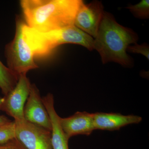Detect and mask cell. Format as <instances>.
I'll list each match as a JSON object with an SVG mask.
<instances>
[{
	"label": "cell",
	"instance_id": "6da1fadb",
	"mask_svg": "<svg viewBox=\"0 0 149 149\" xmlns=\"http://www.w3.org/2000/svg\"><path fill=\"white\" fill-rule=\"evenodd\" d=\"M82 0H22L20 6L25 24L46 32L74 25Z\"/></svg>",
	"mask_w": 149,
	"mask_h": 149
},
{
	"label": "cell",
	"instance_id": "7a4b0ae2",
	"mask_svg": "<svg viewBox=\"0 0 149 149\" xmlns=\"http://www.w3.org/2000/svg\"><path fill=\"white\" fill-rule=\"evenodd\" d=\"M138 34L133 29L118 23L111 13L104 11L97 34L94 39V49L97 51L103 64L114 62L124 67L134 65L128 55V46L137 43Z\"/></svg>",
	"mask_w": 149,
	"mask_h": 149
},
{
	"label": "cell",
	"instance_id": "3957f363",
	"mask_svg": "<svg viewBox=\"0 0 149 149\" xmlns=\"http://www.w3.org/2000/svg\"><path fill=\"white\" fill-rule=\"evenodd\" d=\"M23 32L34 56L48 55L57 47L65 44H76L90 51L94 50V38L74 25L42 32L30 28L24 23Z\"/></svg>",
	"mask_w": 149,
	"mask_h": 149
},
{
	"label": "cell",
	"instance_id": "277c9868",
	"mask_svg": "<svg viewBox=\"0 0 149 149\" xmlns=\"http://www.w3.org/2000/svg\"><path fill=\"white\" fill-rule=\"evenodd\" d=\"M24 23L22 20H17L14 38L5 49L7 67L19 77L38 68L34 61L32 50L24 39Z\"/></svg>",
	"mask_w": 149,
	"mask_h": 149
},
{
	"label": "cell",
	"instance_id": "5b68a950",
	"mask_svg": "<svg viewBox=\"0 0 149 149\" xmlns=\"http://www.w3.org/2000/svg\"><path fill=\"white\" fill-rule=\"evenodd\" d=\"M15 137L27 149H53L52 131L26 121L14 120Z\"/></svg>",
	"mask_w": 149,
	"mask_h": 149
},
{
	"label": "cell",
	"instance_id": "8992f818",
	"mask_svg": "<svg viewBox=\"0 0 149 149\" xmlns=\"http://www.w3.org/2000/svg\"><path fill=\"white\" fill-rule=\"evenodd\" d=\"M31 85L26 74L20 75L15 88L3 97L0 98V110L13 118L14 120L24 119V107Z\"/></svg>",
	"mask_w": 149,
	"mask_h": 149
},
{
	"label": "cell",
	"instance_id": "52a82bcc",
	"mask_svg": "<svg viewBox=\"0 0 149 149\" xmlns=\"http://www.w3.org/2000/svg\"><path fill=\"white\" fill-rule=\"evenodd\" d=\"M104 12L101 2L94 1L85 4L83 1L76 14L74 25L95 39L97 34Z\"/></svg>",
	"mask_w": 149,
	"mask_h": 149
},
{
	"label": "cell",
	"instance_id": "ba28073f",
	"mask_svg": "<svg viewBox=\"0 0 149 149\" xmlns=\"http://www.w3.org/2000/svg\"><path fill=\"white\" fill-rule=\"evenodd\" d=\"M23 113L26 121L52 131L49 116L43 103L40 91L34 84L31 85Z\"/></svg>",
	"mask_w": 149,
	"mask_h": 149
},
{
	"label": "cell",
	"instance_id": "9c48e42d",
	"mask_svg": "<svg viewBox=\"0 0 149 149\" xmlns=\"http://www.w3.org/2000/svg\"><path fill=\"white\" fill-rule=\"evenodd\" d=\"M60 123L68 139L77 135H91L95 130L94 113L77 111L69 117H60Z\"/></svg>",
	"mask_w": 149,
	"mask_h": 149
},
{
	"label": "cell",
	"instance_id": "30bf717a",
	"mask_svg": "<svg viewBox=\"0 0 149 149\" xmlns=\"http://www.w3.org/2000/svg\"><path fill=\"white\" fill-rule=\"evenodd\" d=\"M95 130L114 131L133 124H138L142 117L134 115H123L114 113L97 112L94 113Z\"/></svg>",
	"mask_w": 149,
	"mask_h": 149
},
{
	"label": "cell",
	"instance_id": "8fae6325",
	"mask_svg": "<svg viewBox=\"0 0 149 149\" xmlns=\"http://www.w3.org/2000/svg\"><path fill=\"white\" fill-rule=\"evenodd\" d=\"M43 103L47 111L52 123V143L53 149H69V139L65 136L60 123V116L54 106V96L49 93L42 98Z\"/></svg>",
	"mask_w": 149,
	"mask_h": 149
},
{
	"label": "cell",
	"instance_id": "7c38bea8",
	"mask_svg": "<svg viewBox=\"0 0 149 149\" xmlns=\"http://www.w3.org/2000/svg\"><path fill=\"white\" fill-rule=\"evenodd\" d=\"M19 77L0 61V90L4 95H6L15 88Z\"/></svg>",
	"mask_w": 149,
	"mask_h": 149
},
{
	"label": "cell",
	"instance_id": "4fadbf2b",
	"mask_svg": "<svg viewBox=\"0 0 149 149\" xmlns=\"http://www.w3.org/2000/svg\"><path fill=\"white\" fill-rule=\"evenodd\" d=\"M133 16L141 19L149 18V1L142 0L135 5H130L126 7Z\"/></svg>",
	"mask_w": 149,
	"mask_h": 149
},
{
	"label": "cell",
	"instance_id": "5bb4252c",
	"mask_svg": "<svg viewBox=\"0 0 149 149\" xmlns=\"http://www.w3.org/2000/svg\"><path fill=\"white\" fill-rule=\"evenodd\" d=\"M15 137V123L12 121L0 126V143H5Z\"/></svg>",
	"mask_w": 149,
	"mask_h": 149
},
{
	"label": "cell",
	"instance_id": "9a60e30c",
	"mask_svg": "<svg viewBox=\"0 0 149 149\" xmlns=\"http://www.w3.org/2000/svg\"><path fill=\"white\" fill-rule=\"evenodd\" d=\"M132 53L139 54L145 56L149 60V46L146 43H143L141 45L136 44H133V45L128 46L127 52Z\"/></svg>",
	"mask_w": 149,
	"mask_h": 149
},
{
	"label": "cell",
	"instance_id": "2e32d148",
	"mask_svg": "<svg viewBox=\"0 0 149 149\" xmlns=\"http://www.w3.org/2000/svg\"><path fill=\"white\" fill-rule=\"evenodd\" d=\"M0 149H27L16 138L0 143Z\"/></svg>",
	"mask_w": 149,
	"mask_h": 149
},
{
	"label": "cell",
	"instance_id": "e0dca14e",
	"mask_svg": "<svg viewBox=\"0 0 149 149\" xmlns=\"http://www.w3.org/2000/svg\"><path fill=\"white\" fill-rule=\"evenodd\" d=\"M11 121L12 120L8 118L5 116L0 115V126L6 125Z\"/></svg>",
	"mask_w": 149,
	"mask_h": 149
}]
</instances>
